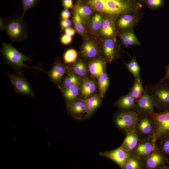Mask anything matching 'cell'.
<instances>
[{"instance_id": "cell-46", "label": "cell", "mask_w": 169, "mask_h": 169, "mask_svg": "<svg viewBox=\"0 0 169 169\" xmlns=\"http://www.w3.org/2000/svg\"><path fill=\"white\" fill-rule=\"evenodd\" d=\"M139 1H145V0H138Z\"/></svg>"}, {"instance_id": "cell-38", "label": "cell", "mask_w": 169, "mask_h": 169, "mask_svg": "<svg viewBox=\"0 0 169 169\" xmlns=\"http://www.w3.org/2000/svg\"><path fill=\"white\" fill-rule=\"evenodd\" d=\"M60 40L62 44L64 45L68 44L72 41V36L65 34L61 37Z\"/></svg>"}, {"instance_id": "cell-43", "label": "cell", "mask_w": 169, "mask_h": 169, "mask_svg": "<svg viewBox=\"0 0 169 169\" xmlns=\"http://www.w3.org/2000/svg\"><path fill=\"white\" fill-rule=\"evenodd\" d=\"M65 34L71 36L74 35L75 31L74 29L70 28H68L65 29Z\"/></svg>"}, {"instance_id": "cell-13", "label": "cell", "mask_w": 169, "mask_h": 169, "mask_svg": "<svg viewBox=\"0 0 169 169\" xmlns=\"http://www.w3.org/2000/svg\"><path fill=\"white\" fill-rule=\"evenodd\" d=\"M130 154L121 146L111 151L100 152L99 155L113 161L122 169L126 160Z\"/></svg>"}, {"instance_id": "cell-12", "label": "cell", "mask_w": 169, "mask_h": 169, "mask_svg": "<svg viewBox=\"0 0 169 169\" xmlns=\"http://www.w3.org/2000/svg\"><path fill=\"white\" fill-rule=\"evenodd\" d=\"M67 109L69 114L76 119L81 120L87 118V107L85 100L78 99L67 103Z\"/></svg>"}, {"instance_id": "cell-20", "label": "cell", "mask_w": 169, "mask_h": 169, "mask_svg": "<svg viewBox=\"0 0 169 169\" xmlns=\"http://www.w3.org/2000/svg\"><path fill=\"white\" fill-rule=\"evenodd\" d=\"M73 63L70 66L67 67L68 70L81 78L87 76L89 71L88 67L82 61L78 60Z\"/></svg>"}, {"instance_id": "cell-28", "label": "cell", "mask_w": 169, "mask_h": 169, "mask_svg": "<svg viewBox=\"0 0 169 169\" xmlns=\"http://www.w3.org/2000/svg\"><path fill=\"white\" fill-rule=\"evenodd\" d=\"M100 31L102 34L105 36H111L114 34V25L111 19L108 17L103 19Z\"/></svg>"}, {"instance_id": "cell-3", "label": "cell", "mask_w": 169, "mask_h": 169, "mask_svg": "<svg viewBox=\"0 0 169 169\" xmlns=\"http://www.w3.org/2000/svg\"><path fill=\"white\" fill-rule=\"evenodd\" d=\"M145 90L153 99L156 108L161 111L169 109V82L160 81L146 86Z\"/></svg>"}, {"instance_id": "cell-1", "label": "cell", "mask_w": 169, "mask_h": 169, "mask_svg": "<svg viewBox=\"0 0 169 169\" xmlns=\"http://www.w3.org/2000/svg\"><path fill=\"white\" fill-rule=\"evenodd\" d=\"M93 10L114 17L137 11L142 7L138 0H80Z\"/></svg>"}, {"instance_id": "cell-36", "label": "cell", "mask_w": 169, "mask_h": 169, "mask_svg": "<svg viewBox=\"0 0 169 169\" xmlns=\"http://www.w3.org/2000/svg\"><path fill=\"white\" fill-rule=\"evenodd\" d=\"M39 1V0H22V5L23 12L20 18L23 19L25 13L36 5Z\"/></svg>"}, {"instance_id": "cell-33", "label": "cell", "mask_w": 169, "mask_h": 169, "mask_svg": "<svg viewBox=\"0 0 169 169\" xmlns=\"http://www.w3.org/2000/svg\"><path fill=\"white\" fill-rule=\"evenodd\" d=\"M99 13H97L92 17L91 26L92 29L94 31H97L100 29L102 26L103 19L102 16Z\"/></svg>"}, {"instance_id": "cell-4", "label": "cell", "mask_w": 169, "mask_h": 169, "mask_svg": "<svg viewBox=\"0 0 169 169\" xmlns=\"http://www.w3.org/2000/svg\"><path fill=\"white\" fill-rule=\"evenodd\" d=\"M139 115L134 110H120L115 116L114 122L120 130L126 134L135 131Z\"/></svg>"}, {"instance_id": "cell-32", "label": "cell", "mask_w": 169, "mask_h": 169, "mask_svg": "<svg viewBox=\"0 0 169 169\" xmlns=\"http://www.w3.org/2000/svg\"><path fill=\"white\" fill-rule=\"evenodd\" d=\"M74 22L75 29L79 33L84 34L85 32V29L83 20L77 13L74 12Z\"/></svg>"}, {"instance_id": "cell-31", "label": "cell", "mask_w": 169, "mask_h": 169, "mask_svg": "<svg viewBox=\"0 0 169 169\" xmlns=\"http://www.w3.org/2000/svg\"><path fill=\"white\" fill-rule=\"evenodd\" d=\"M134 19L133 15L130 14H124L118 20V25L122 28H127L132 25Z\"/></svg>"}, {"instance_id": "cell-2", "label": "cell", "mask_w": 169, "mask_h": 169, "mask_svg": "<svg viewBox=\"0 0 169 169\" xmlns=\"http://www.w3.org/2000/svg\"><path fill=\"white\" fill-rule=\"evenodd\" d=\"M1 52L7 63L16 70V72H21L23 68H35L44 71L39 65L33 67L24 64V61L31 60L30 58L22 53L11 44L3 43Z\"/></svg>"}, {"instance_id": "cell-16", "label": "cell", "mask_w": 169, "mask_h": 169, "mask_svg": "<svg viewBox=\"0 0 169 169\" xmlns=\"http://www.w3.org/2000/svg\"><path fill=\"white\" fill-rule=\"evenodd\" d=\"M139 140L138 135L133 131L126 134L121 146L127 152L131 153L136 146Z\"/></svg>"}, {"instance_id": "cell-7", "label": "cell", "mask_w": 169, "mask_h": 169, "mask_svg": "<svg viewBox=\"0 0 169 169\" xmlns=\"http://www.w3.org/2000/svg\"><path fill=\"white\" fill-rule=\"evenodd\" d=\"M22 19L20 17L13 18L7 25V33L12 41H19L26 38L27 28Z\"/></svg>"}, {"instance_id": "cell-25", "label": "cell", "mask_w": 169, "mask_h": 169, "mask_svg": "<svg viewBox=\"0 0 169 169\" xmlns=\"http://www.w3.org/2000/svg\"><path fill=\"white\" fill-rule=\"evenodd\" d=\"M104 62L100 59L95 60L91 62L88 67L91 75L94 77H98L105 69Z\"/></svg>"}, {"instance_id": "cell-21", "label": "cell", "mask_w": 169, "mask_h": 169, "mask_svg": "<svg viewBox=\"0 0 169 169\" xmlns=\"http://www.w3.org/2000/svg\"><path fill=\"white\" fill-rule=\"evenodd\" d=\"M101 98L100 95L95 94L85 99L87 107V118L90 117L99 106Z\"/></svg>"}, {"instance_id": "cell-40", "label": "cell", "mask_w": 169, "mask_h": 169, "mask_svg": "<svg viewBox=\"0 0 169 169\" xmlns=\"http://www.w3.org/2000/svg\"><path fill=\"white\" fill-rule=\"evenodd\" d=\"M62 2L65 9H69L73 7V0H62Z\"/></svg>"}, {"instance_id": "cell-6", "label": "cell", "mask_w": 169, "mask_h": 169, "mask_svg": "<svg viewBox=\"0 0 169 169\" xmlns=\"http://www.w3.org/2000/svg\"><path fill=\"white\" fill-rule=\"evenodd\" d=\"M155 129L153 118L150 114H139L135 131L139 140L152 138Z\"/></svg>"}, {"instance_id": "cell-35", "label": "cell", "mask_w": 169, "mask_h": 169, "mask_svg": "<svg viewBox=\"0 0 169 169\" xmlns=\"http://www.w3.org/2000/svg\"><path fill=\"white\" fill-rule=\"evenodd\" d=\"M158 149L165 156L169 158V138L157 142Z\"/></svg>"}, {"instance_id": "cell-23", "label": "cell", "mask_w": 169, "mask_h": 169, "mask_svg": "<svg viewBox=\"0 0 169 169\" xmlns=\"http://www.w3.org/2000/svg\"><path fill=\"white\" fill-rule=\"evenodd\" d=\"M142 159L131 153L126 160L122 169H144Z\"/></svg>"}, {"instance_id": "cell-10", "label": "cell", "mask_w": 169, "mask_h": 169, "mask_svg": "<svg viewBox=\"0 0 169 169\" xmlns=\"http://www.w3.org/2000/svg\"><path fill=\"white\" fill-rule=\"evenodd\" d=\"M155 102L149 93L145 90L141 96L136 100L134 110L139 114H149L154 111Z\"/></svg>"}, {"instance_id": "cell-44", "label": "cell", "mask_w": 169, "mask_h": 169, "mask_svg": "<svg viewBox=\"0 0 169 169\" xmlns=\"http://www.w3.org/2000/svg\"><path fill=\"white\" fill-rule=\"evenodd\" d=\"M2 18H0V29L2 30L4 29L5 27V23Z\"/></svg>"}, {"instance_id": "cell-17", "label": "cell", "mask_w": 169, "mask_h": 169, "mask_svg": "<svg viewBox=\"0 0 169 169\" xmlns=\"http://www.w3.org/2000/svg\"><path fill=\"white\" fill-rule=\"evenodd\" d=\"M136 100L129 93L120 97L115 102V105L120 110L133 109Z\"/></svg>"}, {"instance_id": "cell-19", "label": "cell", "mask_w": 169, "mask_h": 169, "mask_svg": "<svg viewBox=\"0 0 169 169\" xmlns=\"http://www.w3.org/2000/svg\"><path fill=\"white\" fill-rule=\"evenodd\" d=\"M74 10L83 20H86L90 17L93 10L81 1L78 0L74 6Z\"/></svg>"}, {"instance_id": "cell-42", "label": "cell", "mask_w": 169, "mask_h": 169, "mask_svg": "<svg viewBox=\"0 0 169 169\" xmlns=\"http://www.w3.org/2000/svg\"><path fill=\"white\" fill-rule=\"evenodd\" d=\"M61 15L62 19H69L70 17L71 13L68 9L64 8L62 11Z\"/></svg>"}, {"instance_id": "cell-30", "label": "cell", "mask_w": 169, "mask_h": 169, "mask_svg": "<svg viewBox=\"0 0 169 169\" xmlns=\"http://www.w3.org/2000/svg\"><path fill=\"white\" fill-rule=\"evenodd\" d=\"M144 90L141 80L135 79L134 84L128 93L136 100L141 96Z\"/></svg>"}, {"instance_id": "cell-41", "label": "cell", "mask_w": 169, "mask_h": 169, "mask_svg": "<svg viewBox=\"0 0 169 169\" xmlns=\"http://www.w3.org/2000/svg\"><path fill=\"white\" fill-rule=\"evenodd\" d=\"M160 81L169 82V63L166 67L165 74Z\"/></svg>"}, {"instance_id": "cell-9", "label": "cell", "mask_w": 169, "mask_h": 169, "mask_svg": "<svg viewBox=\"0 0 169 169\" xmlns=\"http://www.w3.org/2000/svg\"><path fill=\"white\" fill-rule=\"evenodd\" d=\"M142 159L145 169H169L166 157L158 149Z\"/></svg>"}, {"instance_id": "cell-11", "label": "cell", "mask_w": 169, "mask_h": 169, "mask_svg": "<svg viewBox=\"0 0 169 169\" xmlns=\"http://www.w3.org/2000/svg\"><path fill=\"white\" fill-rule=\"evenodd\" d=\"M157 149V142L153 138L139 140L136 146L131 153L142 159Z\"/></svg>"}, {"instance_id": "cell-14", "label": "cell", "mask_w": 169, "mask_h": 169, "mask_svg": "<svg viewBox=\"0 0 169 169\" xmlns=\"http://www.w3.org/2000/svg\"><path fill=\"white\" fill-rule=\"evenodd\" d=\"M67 71V67L59 60H57L54 62L49 72H44L47 74L51 81L59 87Z\"/></svg>"}, {"instance_id": "cell-29", "label": "cell", "mask_w": 169, "mask_h": 169, "mask_svg": "<svg viewBox=\"0 0 169 169\" xmlns=\"http://www.w3.org/2000/svg\"><path fill=\"white\" fill-rule=\"evenodd\" d=\"M128 69L134 76L135 79L141 81L140 75V67L137 63L135 57L132 58L129 62L125 64Z\"/></svg>"}, {"instance_id": "cell-18", "label": "cell", "mask_w": 169, "mask_h": 169, "mask_svg": "<svg viewBox=\"0 0 169 169\" xmlns=\"http://www.w3.org/2000/svg\"><path fill=\"white\" fill-rule=\"evenodd\" d=\"M98 49L96 45L91 41L85 42L82 47L80 53L86 59H90L95 57L98 54Z\"/></svg>"}, {"instance_id": "cell-34", "label": "cell", "mask_w": 169, "mask_h": 169, "mask_svg": "<svg viewBox=\"0 0 169 169\" xmlns=\"http://www.w3.org/2000/svg\"><path fill=\"white\" fill-rule=\"evenodd\" d=\"M77 57V53L73 49L67 50L64 53V59L67 64H72L76 62Z\"/></svg>"}, {"instance_id": "cell-24", "label": "cell", "mask_w": 169, "mask_h": 169, "mask_svg": "<svg viewBox=\"0 0 169 169\" xmlns=\"http://www.w3.org/2000/svg\"><path fill=\"white\" fill-rule=\"evenodd\" d=\"M67 103H71L78 99L80 89L79 86H72L60 89Z\"/></svg>"}, {"instance_id": "cell-26", "label": "cell", "mask_w": 169, "mask_h": 169, "mask_svg": "<svg viewBox=\"0 0 169 169\" xmlns=\"http://www.w3.org/2000/svg\"><path fill=\"white\" fill-rule=\"evenodd\" d=\"M120 38L126 46L140 45L141 43L133 31L124 32L120 34Z\"/></svg>"}, {"instance_id": "cell-8", "label": "cell", "mask_w": 169, "mask_h": 169, "mask_svg": "<svg viewBox=\"0 0 169 169\" xmlns=\"http://www.w3.org/2000/svg\"><path fill=\"white\" fill-rule=\"evenodd\" d=\"M5 73L10 79L15 92L28 96L34 95V93L30 84L21 72H17L15 74Z\"/></svg>"}, {"instance_id": "cell-15", "label": "cell", "mask_w": 169, "mask_h": 169, "mask_svg": "<svg viewBox=\"0 0 169 169\" xmlns=\"http://www.w3.org/2000/svg\"><path fill=\"white\" fill-rule=\"evenodd\" d=\"M103 54L106 61L112 62L116 56L117 49L115 40L112 38H107L104 40L102 45Z\"/></svg>"}, {"instance_id": "cell-45", "label": "cell", "mask_w": 169, "mask_h": 169, "mask_svg": "<svg viewBox=\"0 0 169 169\" xmlns=\"http://www.w3.org/2000/svg\"><path fill=\"white\" fill-rule=\"evenodd\" d=\"M166 160H167V163H168L169 165L168 166L169 167V158H166Z\"/></svg>"}, {"instance_id": "cell-27", "label": "cell", "mask_w": 169, "mask_h": 169, "mask_svg": "<svg viewBox=\"0 0 169 169\" xmlns=\"http://www.w3.org/2000/svg\"><path fill=\"white\" fill-rule=\"evenodd\" d=\"M98 86L100 95L102 98L107 90L109 85V79L105 70L98 77Z\"/></svg>"}, {"instance_id": "cell-5", "label": "cell", "mask_w": 169, "mask_h": 169, "mask_svg": "<svg viewBox=\"0 0 169 169\" xmlns=\"http://www.w3.org/2000/svg\"><path fill=\"white\" fill-rule=\"evenodd\" d=\"M153 117L155 129L152 138L156 142L169 138V109L149 113Z\"/></svg>"}, {"instance_id": "cell-39", "label": "cell", "mask_w": 169, "mask_h": 169, "mask_svg": "<svg viewBox=\"0 0 169 169\" xmlns=\"http://www.w3.org/2000/svg\"><path fill=\"white\" fill-rule=\"evenodd\" d=\"M71 25V22L69 19H63L60 22L61 30L65 29L67 28H69Z\"/></svg>"}, {"instance_id": "cell-22", "label": "cell", "mask_w": 169, "mask_h": 169, "mask_svg": "<svg viewBox=\"0 0 169 169\" xmlns=\"http://www.w3.org/2000/svg\"><path fill=\"white\" fill-rule=\"evenodd\" d=\"M81 82V78L68 70L66 76L64 79L59 88H67L79 86Z\"/></svg>"}, {"instance_id": "cell-37", "label": "cell", "mask_w": 169, "mask_h": 169, "mask_svg": "<svg viewBox=\"0 0 169 169\" xmlns=\"http://www.w3.org/2000/svg\"><path fill=\"white\" fill-rule=\"evenodd\" d=\"M164 1V0H145L147 6L152 9H157L162 7Z\"/></svg>"}]
</instances>
